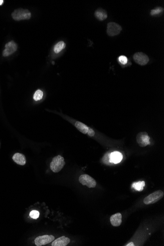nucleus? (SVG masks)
<instances>
[{
    "mask_svg": "<svg viewBox=\"0 0 164 246\" xmlns=\"http://www.w3.org/2000/svg\"><path fill=\"white\" fill-rule=\"evenodd\" d=\"M12 18L15 21L28 20L31 17V14L28 9L18 8L13 11L11 14Z\"/></svg>",
    "mask_w": 164,
    "mask_h": 246,
    "instance_id": "f257e3e1",
    "label": "nucleus"
},
{
    "mask_svg": "<svg viewBox=\"0 0 164 246\" xmlns=\"http://www.w3.org/2000/svg\"><path fill=\"white\" fill-rule=\"evenodd\" d=\"M64 158L61 155H58L53 158L50 164V169L52 172L57 173L60 172L65 166Z\"/></svg>",
    "mask_w": 164,
    "mask_h": 246,
    "instance_id": "f03ea898",
    "label": "nucleus"
},
{
    "mask_svg": "<svg viewBox=\"0 0 164 246\" xmlns=\"http://www.w3.org/2000/svg\"><path fill=\"white\" fill-rule=\"evenodd\" d=\"M164 193L162 190H157L147 196L144 200V203L147 205L154 204L161 200Z\"/></svg>",
    "mask_w": 164,
    "mask_h": 246,
    "instance_id": "7ed1b4c3",
    "label": "nucleus"
},
{
    "mask_svg": "<svg viewBox=\"0 0 164 246\" xmlns=\"http://www.w3.org/2000/svg\"><path fill=\"white\" fill-rule=\"evenodd\" d=\"M79 181L82 185L86 186L89 188H95L96 185V181L94 178L87 174H82L79 178Z\"/></svg>",
    "mask_w": 164,
    "mask_h": 246,
    "instance_id": "20e7f679",
    "label": "nucleus"
},
{
    "mask_svg": "<svg viewBox=\"0 0 164 246\" xmlns=\"http://www.w3.org/2000/svg\"><path fill=\"white\" fill-rule=\"evenodd\" d=\"M121 30V27L117 23L110 22L108 24L107 33L109 36H114L119 35Z\"/></svg>",
    "mask_w": 164,
    "mask_h": 246,
    "instance_id": "39448f33",
    "label": "nucleus"
},
{
    "mask_svg": "<svg viewBox=\"0 0 164 246\" xmlns=\"http://www.w3.org/2000/svg\"><path fill=\"white\" fill-rule=\"evenodd\" d=\"M55 237L50 235H44L38 236L35 239V243L36 246H41L47 245L51 242L54 241Z\"/></svg>",
    "mask_w": 164,
    "mask_h": 246,
    "instance_id": "423d86ee",
    "label": "nucleus"
},
{
    "mask_svg": "<svg viewBox=\"0 0 164 246\" xmlns=\"http://www.w3.org/2000/svg\"><path fill=\"white\" fill-rule=\"evenodd\" d=\"M137 142L140 147H146L150 145V137L146 132H141L137 136Z\"/></svg>",
    "mask_w": 164,
    "mask_h": 246,
    "instance_id": "0eeeda50",
    "label": "nucleus"
},
{
    "mask_svg": "<svg viewBox=\"0 0 164 246\" xmlns=\"http://www.w3.org/2000/svg\"><path fill=\"white\" fill-rule=\"evenodd\" d=\"M17 49V45L14 41H10L5 44V49L3 51V56L4 57H8L14 52H16Z\"/></svg>",
    "mask_w": 164,
    "mask_h": 246,
    "instance_id": "6e6552de",
    "label": "nucleus"
},
{
    "mask_svg": "<svg viewBox=\"0 0 164 246\" xmlns=\"http://www.w3.org/2000/svg\"><path fill=\"white\" fill-rule=\"evenodd\" d=\"M133 59L137 64L140 65H146L150 61L148 56L142 52L135 53L133 56Z\"/></svg>",
    "mask_w": 164,
    "mask_h": 246,
    "instance_id": "1a4fd4ad",
    "label": "nucleus"
},
{
    "mask_svg": "<svg viewBox=\"0 0 164 246\" xmlns=\"http://www.w3.org/2000/svg\"><path fill=\"white\" fill-rule=\"evenodd\" d=\"M70 239L68 237L62 236L54 240L52 244V246H66L70 243Z\"/></svg>",
    "mask_w": 164,
    "mask_h": 246,
    "instance_id": "9d476101",
    "label": "nucleus"
},
{
    "mask_svg": "<svg viewBox=\"0 0 164 246\" xmlns=\"http://www.w3.org/2000/svg\"><path fill=\"white\" fill-rule=\"evenodd\" d=\"M110 222L112 226L118 227L121 226L122 223V215L120 213L112 215L110 217Z\"/></svg>",
    "mask_w": 164,
    "mask_h": 246,
    "instance_id": "9b49d317",
    "label": "nucleus"
},
{
    "mask_svg": "<svg viewBox=\"0 0 164 246\" xmlns=\"http://www.w3.org/2000/svg\"><path fill=\"white\" fill-rule=\"evenodd\" d=\"M12 159L16 164L24 166L26 163V159L24 155L21 153H16L12 157Z\"/></svg>",
    "mask_w": 164,
    "mask_h": 246,
    "instance_id": "f8f14e48",
    "label": "nucleus"
},
{
    "mask_svg": "<svg viewBox=\"0 0 164 246\" xmlns=\"http://www.w3.org/2000/svg\"><path fill=\"white\" fill-rule=\"evenodd\" d=\"M123 158V156L119 152L115 151L110 154V160L112 163L118 164L121 162Z\"/></svg>",
    "mask_w": 164,
    "mask_h": 246,
    "instance_id": "ddd939ff",
    "label": "nucleus"
},
{
    "mask_svg": "<svg viewBox=\"0 0 164 246\" xmlns=\"http://www.w3.org/2000/svg\"><path fill=\"white\" fill-rule=\"evenodd\" d=\"M95 15L100 21H103L107 18L108 16L106 11L103 9H98L95 11Z\"/></svg>",
    "mask_w": 164,
    "mask_h": 246,
    "instance_id": "4468645a",
    "label": "nucleus"
},
{
    "mask_svg": "<svg viewBox=\"0 0 164 246\" xmlns=\"http://www.w3.org/2000/svg\"><path fill=\"white\" fill-rule=\"evenodd\" d=\"M75 125L76 128L81 133L84 134H86L87 133L88 130H89V127L86 125H85V124L81 123L80 121H77L76 122Z\"/></svg>",
    "mask_w": 164,
    "mask_h": 246,
    "instance_id": "2eb2a0df",
    "label": "nucleus"
},
{
    "mask_svg": "<svg viewBox=\"0 0 164 246\" xmlns=\"http://www.w3.org/2000/svg\"><path fill=\"white\" fill-rule=\"evenodd\" d=\"M65 47V44L64 41H61L57 43L54 48V51L55 53H58L64 49Z\"/></svg>",
    "mask_w": 164,
    "mask_h": 246,
    "instance_id": "dca6fc26",
    "label": "nucleus"
},
{
    "mask_svg": "<svg viewBox=\"0 0 164 246\" xmlns=\"http://www.w3.org/2000/svg\"><path fill=\"white\" fill-rule=\"evenodd\" d=\"M144 186H145L144 181H139L138 182L134 183L132 184L133 188H134L135 190L138 191H143Z\"/></svg>",
    "mask_w": 164,
    "mask_h": 246,
    "instance_id": "f3484780",
    "label": "nucleus"
},
{
    "mask_svg": "<svg viewBox=\"0 0 164 246\" xmlns=\"http://www.w3.org/2000/svg\"><path fill=\"white\" fill-rule=\"evenodd\" d=\"M43 92L41 90L38 89L34 93L33 97V99L36 100V101H39V100H41V99L43 98Z\"/></svg>",
    "mask_w": 164,
    "mask_h": 246,
    "instance_id": "a211bd4d",
    "label": "nucleus"
},
{
    "mask_svg": "<svg viewBox=\"0 0 164 246\" xmlns=\"http://www.w3.org/2000/svg\"><path fill=\"white\" fill-rule=\"evenodd\" d=\"M164 11V9L161 7H158L155 9H152L151 10V12H150V15L152 16H155L156 15H158L163 12Z\"/></svg>",
    "mask_w": 164,
    "mask_h": 246,
    "instance_id": "6ab92c4d",
    "label": "nucleus"
},
{
    "mask_svg": "<svg viewBox=\"0 0 164 246\" xmlns=\"http://www.w3.org/2000/svg\"><path fill=\"white\" fill-rule=\"evenodd\" d=\"M30 216L32 218L36 219L39 216V212L37 210H33L30 213Z\"/></svg>",
    "mask_w": 164,
    "mask_h": 246,
    "instance_id": "aec40b11",
    "label": "nucleus"
},
{
    "mask_svg": "<svg viewBox=\"0 0 164 246\" xmlns=\"http://www.w3.org/2000/svg\"><path fill=\"white\" fill-rule=\"evenodd\" d=\"M118 61L122 64H126L128 61L127 58L125 56H121L118 58Z\"/></svg>",
    "mask_w": 164,
    "mask_h": 246,
    "instance_id": "412c9836",
    "label": "nucleus"
},
{
    "mask_svg": "<svg viewBox=\"0 0 164 246\" xmlns=\"http://www.w3.org/2000/svg\"><path fill=\"white\" fill-rule=\"evenodd\" d=\"M103 160L105 164L111 163V162L110 160V154H106V155L103 158Z\"/></svg>",
    "mask_w": 164,
    "mask_h": 246,
    "instance_id": "4be33fe9",
    "label": "nucleus"
},
{
    "mask_svg": "<svg viewBox=\"0 0 164 246\" xmlns=\"http://www.w3.org/2000/svg\"><path fill=\"white\" fill-rule=\"evenodd\" d=\"M87 133L88 135L90 137H93L95 135V132L90 128H89V130H88Z\"/></svg>",
    "mask_w": 164,
    "mask_h": 246,
    "instance_id": "5701e85b",
    "label": "nucleus"
},
{
    "mask_svg": "<svg viewBox=\"0 0 164 246\" xmlns=\"http://www.w3.org/2000/svg\"><path fill=\"white\" fill-rule=\"evenodd\" d=\"M126 246H134V244L133 242H130L129 243L127 244V245H125Z\"/></svg>",
    "mask_w": 164,
    "mask_h": 246,
    "instance_id": "b1692460",
    "label": "nucleus"
},
{
    "mask_svg": "<svg viewBox=\"0 0 164 246\" xmlns=\"http://www.w3.org/2000/svg\"><path fill=\"white\" fill-rule=\"evenodd\" d=\"M3 3H4V1H3V0H0V5L3 4Z\"/></svg>",
    "mask_w": 164,
    "mask_h": 246,
    "instance_id": "393cba45",
    "label": "nucleus"
}]
</instances>
